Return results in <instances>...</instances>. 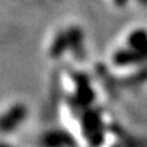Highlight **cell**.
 Instances as JSON below:
<instances>
[{"instance_id": "cell-1", "label": "cell", "mask_w": 147, "mask_h": 147, "mask_svg": "<svg viewBox=\"0 0 147 147\" xmlns=\"http://www.w3.org/2000/svg\"><path fill=\"white\" fill-rule=\"evenodd\" d=\"M128 44L131 49L138 52L140 56L147 59V32L143 29L132 32V34L128 38Z\"/></svg>"}, {"instance_id": "cell-2", "label": "cell", "mask_w": 147, "mask_h": 147, "mask_svg": "<svg viewBox=\"0 0 147 147\" xmlns=\"http://www.w3.org/2000/svg\"><path fill=\"white\" fill-rule=\"evenodd\" d=\"M146 59L140 56L138 52H135L134 49L129 51H120V52L116 55V61L119 64H132V63H139L143 61Z\"/></svg>"}, {"instance_id": "cell-3", "label": "cell", "mask_w": 147, "mask_h": 147, "mask_svg": "<svg viewBox=\"0 0 147 147\" xmlns=\"http://www.w3.org/2000/svg\"><path fill=\"white\" fill-rule=\"evenodd\" d=\"M67 45V40H65V37L64 36H59L56 38V41H55V45H53V53H59L61 52L64 48Z\"/></svg>"}, {"instance_id": "cell-4", "label": "cell", "mask_w": 147, "mask_h": 147, "mask_svg": "<svg viewBox=\"0 0 147 147\" xmlns=\"http://www.w3.org/2000/svg\"><path fill=\"white\" fill-rule=\"evenodd\" d=\"M117 5H124L127 3V0H115Z\"/></svg>"}, {"instance_id": "cell-5", "label": "cell", "mask_w": 147, "mask_h": 147, "mask_svg": "<svg viewBox=\"0 0 147 147\" xmlns=\"http://www.w3.org/2000/svg\"><path fill=\"white\" fill-rule=\"evenodd\" d=\"M139 1H140L143 5H147V0H139Z\"/></svg>"}]
</instances>
